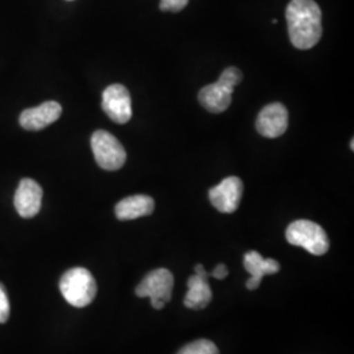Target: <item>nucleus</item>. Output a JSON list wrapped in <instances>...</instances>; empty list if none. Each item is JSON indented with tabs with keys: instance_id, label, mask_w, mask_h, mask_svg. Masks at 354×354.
Listing matches in <instances>:
<instances>
[{
	"instance_id": "f257e3e1",
	"label": "nucleus",
	"mask_w": 354,
	"mask_h": 354,
	"mask_svg": "<svg viewBox=\"0 0 354 354\" xmlns=\"http://www.w3.org/2000/svg\"><path fill=\"white\" fill-rule=\"evenodd\" d=\"M291 44L299 50L314 48L322 38V11L314 0H291L286 8Z\"/></svg>"
},
{
	"instance_id": "f03ea898",
	"label": "nucleus",
	"mask_w": 354,
	"mask_h": 354,
	"mask_svg": "<svg viewBox=\"0 0 354 354\" xmlns=\"http://www.w3.org/2000/svg\"><path fill=\"white\" fill-rule=\"evenodd\" d=\"M59 289L64 299L79 308L88 306L97 294L96 281L86 268L67 270L59 281Z\"/></svg>"
},
{
	"instance_id": "7ed1b4c3",
	"label": "nucleus",
	"mask_w": 354,
	"mask_h": 354,
	"mask_svg": "<svg viewBox=\"0 0 354 354\" xmlns=\"http://www.w3.org/2000/svg\"><path fill=\"white\" fill-rule=\"evenodd\" d=\"M286 239L292 245L302 247L315 256L328 252L329 241L326 231L315 222L307 219L292 222L286 228Z\"/></svg>"
},
{
	"instance_id": "20e7f679",
	"label": "nucleus",
	"mask_w": 354,
	"mask_h": 354,
	"mask_svg": "<svg viewBox=\"0 0 354 354\" xmlns=\"http://www.w3.org/2000/svg\"><path fill=\"white\" fill-rule=\"evenodd\" d=\"M91 147L97 165L106 171H117L127 162V151L121 142L105 130L92 134Z\"/></svg>"
},
{
	"instance_id": "39448f33",
	"label": "nucleus",
	"mask_w": 354,
	"mask_h": 354,
	"mask_svg": "<svg viewBox=\"0 0 354 354\" xmlns=\"http://www.w3.org/2000/svg\"><path fill=\"white\" fill-rule=\"evenodd\" d=\"M174 274L165 268H159L150 272L136 289L140 298H150L155 310L165 308V304L172 298Z\"/></svg>"
},
{
	"instance_id": "423d86ee",
	"label": "nucleus",
	"mask_w": 354,
	"mask_h": 354,
	"mask_svg": "<svg viewBox=\"0 0 354 354\" xmlns=\"http://www.w3.org/2000/svg\"><path fill=\"white\" fill-rule=\"evenodd\" d=\"M244 185L239 177L230 176L222 180L216 187L209 190V198L221 213L231 214L238 210Z\"/></svg>"
},
{
	"instance_id": "0eeeda50",
	"label": "nucleus",
	"mask_w": 354,
	"mask_h": 354,
	"mask_svg": "<svg viewBox=\"0 0 354 354\" xmlns=\"http://www.w3.org/2000/svg\"><path fill=\"white\" fill-rule=\"evenodd\" d=\"M102 111L117 124H127L131 118V97L127 87L112 84L102 92Z\"/></svg>"
},
{
	"instance_id": "6e6552de",
	"label": "nucleus",
	"mask_w": 354,
	"mask_h": 354,
	"mask_svg": "<svg viewBox=\"0 0 354 354\" xmlns=\"http://www.w3.org/2000/svg\"><path fill=\"white\" fill-rule=\"evenodd\" d=\"M289 125L288 109L281 102H273L263 108L257 115L256 129L266 138L281 137Z\"/></svg>"
},
{
	"instance_id": "1a4fd4ad",
	"label": "nucleus",
	"mask_w": 354,
	"mask_h": 354,
	"mask_svg": "<svg viewBox=\"0 0 354 354\" xmlns=\"http://www.w3.org/2000/svg\"><path fill=\"white\" fill-rule=\"evenodd\" d=\"M42 203V188L37 181L24 178L15 193V207L23 218H33L38 214Z\"/></svg>"
},
{
	"instance_id": "9d476101",
	"label": "nucleus",
	"mask_w": 354,
	"mask_h": 354,
	"mask_svg": "<svg viewBox=\"0 0 354 354\" xmlns=\"http://www.w3.org/2000/svg\"><path fill=\"white\" fill-rule=\"evenodd\" d=\"M62 114V106L57 102H46L36 108L26 109L20 115V125L26 130L37 131L55 122Z\"/></svg>"
},
{
	"instance_id": "9b49d317",
	"label": "nucleus",
	"mask_w": 354,
	"mask_h": 354,
	"mask_svg": "<svg viewBox=\"0 0 354 354\" xmlns=\"http://www.w3.org/2000/svg\"><path fill=\"white\" fill-rule=\"evenodd\" d=\"M243 264L245 270L251 274V279L247 281V289L256 290L264 276L276 274L279 272V264L274 259H264L256 251H250L244 254Z\"/></svg>"
},
{
	"instance_id": "f8f14e48",
	"label": "nucleus",
	"mask_w": 354,
	"mask_h": 354,
	"mask_svg": "<svg viewBox=\"0 0 354 354\" xmlns=\"http://www.w3.org/2000/svg\"><path fill=\"white\" fill-rule=\"evenodd\" d=\"M234 89L218 79L214 84L206 86L200 91L198 102L206 111L212 113H222L231 105Z\"/></svg>"
},
{
	"instance_id": "ddd939ff",
	"label": "nucleus",
	"mask_w": 354,
	"mask_h": 354,
	"mask_svg": "<svg viewBox=\"0 0 354 354\" xmlns=\"http://www.w3.org/2000/svg\"><path fill=\"white\" fill-rule=\"evenodd\" d=\"M155 203L151 197L145 194L130 196L115 205V216L120 221H131L140 216L152 214Z\"/></svg>"
},
{
	"instance_id": "4468645a",
	"label": "nucleus",
	"mask_w": 354,
	"mask_h": 354,
	"mask_svg": "<svg viewBox=\"0 0 354 354\" xmlns=\"http://www.w3.org/2000/svg\"><path fill=\"white\" fill-rule=\"evenodd\" d=\"M213 299V291L207 277L192 276L188 279V292L184 298V304L192 310H203Z\"/></svg>"
},
{
	"instance_id": "2eb2a0df",
	"label": "nucleus",
	"mask_w": 354,
	"mask_h": 354,
	"mask_svg": "<svg viewBox=\"0 0 354 354\" xmlns=\"http://www.w3.org/2000/svg\"><path fill=\"white\" fill-rule=\"evenodd\" d=\"M177 354H219V351L214 342L201 339L187 344Z\"/></svg>"
},
{
	"instance_id": "dca6fc26",
	"label": "nucleus",
	"mask_w": 354,
	"mask_h": 354,
	"mask_svg": "<svg viewBox=\"0 0 354 354\" xmlns=\"http://www.w3.org/2000/svg\"><path fill=\"white\" fill-rule=\"evenodd\" d=\"M241 79H243V74L238 67H227L219 76L221 82H223L225 84H227L232 88H235L241 83Z\"/></svg>"
},
{
	"instance_id": "f3484780",
	"label": "nucleus",
	"mask_w": 354,
	"mask_h": 354,
	"mask_svg": "<svg viewBox=\"0 0 354 354\" xmlns=\"http://www.w3.org/2000/svg\"><path fill=\"white\" fill-rule=\"evenodd\" d=\"M189 0H160L159 8L165 12H180L188 6Z\"/></svg>"
},
{
	"instance_id": "a211bd4d",
	"label": "nucleus",
	"mask_w": 354,
	"mask_h": 354,
	"mask_svg": "<svg viewBox=\"0 0 354 354\" xmlns=\"http://www.w3.org/2000/svg\"><path fill=\"white\" fill-rule=\"evenodd\" d=\"M10 301H8V295L6 288L3 286V283H0V323H6L10 317Z\"/></svg>"
},
{
	"instance_id": "6ab92c4d",
	"label": "nucleus",
	"mask_w": 354,
	"mask_h": 354,
	"mask_svg": "<svg viewBox=\"0 0 354 354\" xmlns=\"http://www.w3.org/2000/svg\"><path fill=\"white\" fill-rule=\"evenodd\" d=\"M209 276H212V277H214L216 279H226L228 276L227 266H225V264L216 266L214 270L212 273H209Z\"/></svg>"
},
{
	"instance_id": "aec40b11",
	"label": "nucleus",
	"mask_w": 354,
	"mask_h": 354,
	"mask_svg": "<svg viewBox=\"0 0 354 354\" xmlns=\"http://www.w3.org/2000/svg\"><path fill=\"white\" fill-rule=\"evenodd\" d=\"M194 270H196V274H197V276H201V277H209V273L205 270V268H203V264H197L196 268H194Z\"/></svg>"
},
{
	"instance_id": "412c9836",
	"label": "nucleus",
	"mask_w": 354,
	"mask_h": 354,
	"mask_svg": "<svg viewBox=\"0 0 354 354\" xmlns=\"http://www.w3.org/2000/svg\"><path fill=\"white\" fill-rule=\"evenodd\" d=\"M354 140H351V149H352V150H353L354 149V143H353Z\"/></svg>"
}]
</instances>
